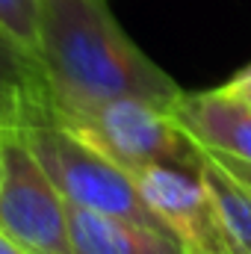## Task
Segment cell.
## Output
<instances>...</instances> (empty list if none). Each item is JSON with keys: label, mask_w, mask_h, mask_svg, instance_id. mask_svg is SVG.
I'll list each match as a JSON object with an SVG mask.
<instances>
[{"label": "cell", "mask_w": 251, "mask_h": 254, "mask_svg": "<svg viewBox=\"0 0 251 254\" xmlns=\"http://www.w3.org/2000/svg\"><path fill=\"white\" fill-rule=\"evenodd\" d=\"M60 125L122 172L151 163L198 166V145L178 127L169 107L151 98H113L77 113H57Z\"/></svg>", "instance_id": "obj_3"}, {"label": "cell", "mask_w": 251, "mask_h": 254, "mask_svg": "<svg viewBox=\"0 0 251 254\" xmlns=\"http://www.w3.org/2000/svg\"><path fill=\"white\" fill-rule=\"evenodd\" d=\"M12 125L18 127L24 145L36 157L42 172L51 178L63 201L113 216H127L145 225H160L142 204L133 178L60 125L39 74L15 89Z\"/></svg>", "instance_id": "obj_2"}, {"label": "cell", "mask_w": 251, "mask_h": 254, "mask_svg": "<svg viewBox=\"0 0 251 254\" xmlns=\"http://www.w3.org/2000/svg\"><path fill=\"white\" fill-rule=\"evenodd\" d=\"M213 92L222 95V98H228V101H234V104H243V107H249L251 110V65L240 68L237 74H231V77H228L222 86H216Z\"/></svg>", "instance_id": "obj_11"}, {"label": "cell", "mask_w": 251, "mask_h": 254, "mask_svg": "<svg viewBox=\"0 0 251 254\" xmlns=\"http://www.w3.org/2000/svg\"><path fill=\"white\" fill-rule=\"evenodd\" d=\"M172 119L189 139L219 157L251 166V110L234 104L213 89L187 92L181 89L169 104Z\"/></svg>", "instance_id": "obj_6"}, {"label": "cell", "mask_w": 251, "mask_h": 254, "mask_svg": "<svg viewBox=\"0 0 251 254\" xmlns=\"http://www.w3.org/2000/svg\"><path fill=\"white\" fill-rule=\"evenodd\" d=\"M36 74L57 113L113 98L169 104L181 86L122 30L107 0H39Z\"/></svg>", "instance_id": "obj_1"}, {"label": "cell", "mask_w": 251, "mask_h": 254, "mask_svg": "<svg viewBox=\"0 0 251 254\" xmlns=\"http://www.w3.org/2000/svg\"><path fill=\"white\" fill-rule=\"evenodd\" d=\"M12 104H15V89L12 92L0 89V122H6L12 116Z\"/></svg>", "instance_id": "obj_13"}, {"label": "cell", "mask_w": 251, "mask_h": 254, "mask_svg": "<svg viewBox=\"0 0 251 254\" xmlns=\"http://www.w3.org/2000/svg\"><path fill=\"white\" fill-rule=\"evenodd\" d=\"M0 234L30 254H71L63 195L24 145L12 116L0 122Z\"/></svg>", "instance_id": "obj_4"}, {"label": "cell", "mask_w": 251, "mask_h": 254, "mask_svg": "<svg viewBox=\"0 0 251 254\" xmlns=\"http://www.w3.org/2000/svg\"><path fill=\"white\" fill-rule=\"evenodd\" d=\"M65 225L71 254H187L160 225H145L65 201Z\"/></svg>", "instance_id": "obj_7"}, {"label": "cell", "mask_w": 251, "mask_h": 254, "mask_svg": "<svg viewBox=\"0 0 251 254\" xmlns=\"http://www.w3.org/2000/svg\"><path fill=\"white\" fill-rule=\"evenodd\" d=\"M39 27V0H0V36L33 57Z\"/></svg>", "instance_id": "obj_9"}, {"label": "cell", "mask_w": 251, "mask_h": 254, "mask_svg": "<svg viewBox=\"0 0 251 254\" xmlns=\"http://www.w3.org/2000/svg\"><path fill=\"white\" fill-rule=\"evenodd\" d=\"M198 172L216 204L228 254H251V190L204 148H198Z\"/></svg>", "instance_id": "obj_8"}, {"label": "cell", "mask_w": 251, "mask_h": 254, "mask_svg": "<svg viewBox=\"0 0 251 254\" xmlns=\"http://www.w3.org/2000/svg\"><path fill=\"white\" fill-rule=\"evenodd\" d=\"M0 254H30V252H24L18 243H12L9 237H3V234H0Z\"/></svg>", "instance_id": "obj_14"}, {"label": "cell", "mask_w": 251, "mask_h": 254, "mask_svg": "<svg viewBox=\"0 0 251 254\" xmlns=\"http://www.w3.org/2000/svg\"><path fill=\"white\" fill-rule=\"evenodd\" d=\"M36 77V63L30 54H24L18 45L0 36V89L12 92Z\"/></svg>", "instance_id": "obj_10"}, {"label": "cell", "mask_w": 251, "mask_h": 254, "mask_svg": "<svg viewBox=\"0 0 251 254\" xmlns=\"http://www.w3.org/2000/svg\"><path fill=\"white\" fill-rule=\"evenodd\" d=\"M151 216L184 246L187 254H228V240L198 166L151 163L130 172Z\"/></svg>", "instance_id": "obj_5"}, {"label": "cell", "mask_w": 251, "mask_h": 254, "mask_svg": "<svg viewBox=\"0 0 251 254\" xmlns=\"http://www.w3.org/2000/svg\"><path fill=\"white\" fill-rule=\"evenodd\" d=\"M207 154H210V151H207ZM213 157H216V160H219V163H222V166H225L234 178H237V181H243V184L251 190V166H246V163H237V160H228V157H219V154H213Z\"/></svg>", "instance_id": "obj_12"}]
</instances>
